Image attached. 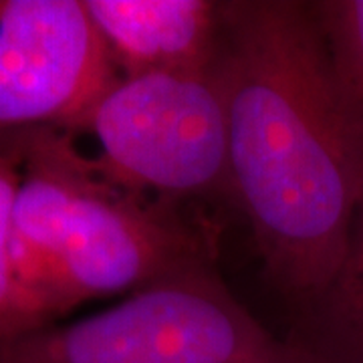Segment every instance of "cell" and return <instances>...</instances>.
Here are the masks:
<instances>
[{
    "instance_id": "cell-8",
    "label": "cell",
    "mask_w": 363,
    "mask_h": 363,
    "mask_svg": "<svg viewBox=\"0 0 363 363\" xmlns=\"http://www.w3.org/2000/svg\"><path fill=\"white\" fill-rule=\"evenodd\" d=\"M23 169V135L0 138V341L47 327L16 279L13 262V208Z\"/></svg>"
},
{
    "instance_id": "cell-2",
    "label": "cell",
    "mask_w": 363,
    "mask_h": 363,
    "mask_svg": "<svg viewBox=\"0 0 363 363\" xmlns=\"http://www.w3.org/2000/svg\"><path fill=\"white\" fill-rule=\"evenodd\" d=\"M0 363H319L279 339L200 264L133 291L105 311L0 341Z\"/></svg>"
},
{
    "instance_id": "cell-5",
    "label": "cell",
    "mask_w": 363,
    "mask_h": 363,
    "mask_svg": "<svg viewBox=\"0 0 363 363\" xmlns=\"http://www.w3.org/2000/svg\"><path fill=\"white\" fill-rule=\"evenodd\" d=\"M117 79L85 0H0V138L73 131Z\"/></svg>"
},
{
    "instance_id": "cell-1",
    "label": "cell",
    "mask_w": 363,
    "mask_h": 363,
    "mask_svg": "<svg viewBox=\"0 0 363 363\" xmlns=\"http://www.w3.org/2000/svg\"><path fill=\"white\" fill-rule=\"evenodd\" d=\"M214 69L228 121V194L274 285L309 303L335 277L363 200V117L311 2H222Z\"/></svg>"
},
{
    "instance_id": "cell-7",
    "label": "cell",
    "mask_w": 363,
    "mask_h": 363,
    "mask_svg": "<svg viewBox=\"0 0 363 363\" xmlns=\"http://www.w3.org/2000/svg\"><path fill=\"white\" fill-rule=\"evenodd\" d=\"M307 305L309 331L298 343L319 363H363V200L335 277Z\"/></svg>"
},
{
    "instance_id": "cell-9",
    "label": "cell",
    "mask_w": 363,
    "mask_h": 363,
    "mask_svg": "<svg viewBox=\"0 0 363 363\" xmlns=\"http://www.w3.org/2000/svg\"><path fill=\"white\" fill-rule=\"evenodd\" d=\"M311 9L339 85L363 117V0H319Z\"/></svg>"
},
{
    "instance_id": "cell-3",
    "label": "cell",
    "mask_w": 363,
    "mask_h": 363,
    "mask_svg": "<svg viewBox=\"0 0 363 363\" xmlns=\"http://www.w3.org/2000/svg\"><path fill=\"white\" fill-rule=\"evenodd\" d=\"M97 168L157 200L228 194V121L214 65L119 77L81 117Z\"/></svg>"
},
{
    "instance_id": "cell-6",
    "label": "cell",
    "mask_w": 363,
    "mask_h": 363,
    "mask_svg": "<svg viewBox=\"0 0 363 363\" xmlns=\"http://www.w3.org/2000/svg\"><path fill=\"white\" fill-rule=\"evenodd\" d=\"M119 77L214 65L222 2L85 0Z\"/></svg>"
},
{
    "instance_id": "cell-4",
    "label": "cell",
    "mask_w": 363,
    "mask_h": 363,
    "mask_svg": "<svg viewBox=\"0 0 363 363\" xmlns=\"http://www.w3.org/2000/svg\"><path fill=\"white\" fill-rule=\"evenodd\" d=\"M212 234L182 216L176 202L135 194L79 160L49 291L52 321L91 298L138 291L212 264Z\"/></svg>"
}]
</instances>
